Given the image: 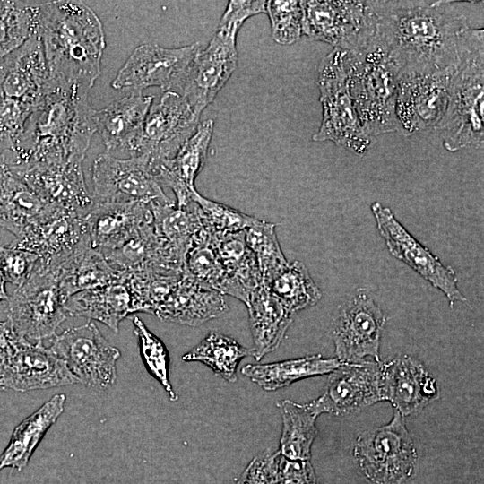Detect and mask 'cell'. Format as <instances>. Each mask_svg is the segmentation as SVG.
I'll list each match as a JSON object with an SVG mask.
<instances>
[{
  "label": "cell",
  "mask_w": 484,
  "mask_h": 484,
  "mask_svg": "<svg viewBox=\"0 0 484 484\" xmlns=\"http://www.w3.org/2000/svg\"><path fill=\"white\" fill-rule=\"evenodd\" d=\"M272 37L280 45H291L302 35L303 7L301 1H266Z\"/></svg>",
  "instance_id": "bcb514c9"
},
{
  "label": "cell",
  "mask_w": 484,
  "mask_h": 484,
  "mask_svg": "<svg viewBox=\"0 0 484 484\" xmlns=\"http://www.w3.org/2000/svg\"><path fill=\"white\" fill-rule=\"evenodd\" d=\"M371 210L379 233L394 257L445 293L451 306L456 301H466L457 286L458 280L451 267L444 265L428 247L414 238L388 207L376 202L371 204Z\"/></svg>",
  "instance_id": "e0dca14e"
},
{
  "label": "cell",
  "mask_w": 484,
  "mask_h": 484,
  "mask_svg": "<svg viewBox=\"0 0 484 484\" xmlns=\"http://www.w3.org/2000/svg\"><path fill=\"white\" fill-rule=\"evenodd\" d=\"M228 309L223 294L201 285L183 272L174 290L153 315L164 321L198 326Z\"/></svg>",
  "instance_id": "4316f807"
},
{
  "label": "cell",
  "mask_w": 484,
  "mask_h": 484,
  "mask_svg": "<svg viewBox=\"0 0 484 484\" xmlns=\"http://www.w3.org/2000/svg\"><path fill=\"white\" fill-rule=\"evenodd\" d=\"M376 37L399 73L456 67L475 35L452 1H369Z\"/></svg>",
  "instance_id": "6da1fadb"
},
{
  "label": "cell",
  "mask_w": 484,
  "mask_h": 484,
  "mask_svg": "<svg viewBox=\"0 0 484 484\" xmlns=\"http://www.w3.org/2000/svg\"><path fill=\"white\" fill-rule=\"evenodd\" d=\"M34 108L13 99H0V157L10 154Z\"/></svg>",
  "instance_id": "7dc6e473"
},
{
  "label": "cell",
  "mask_w": 484,
  "mask_h": 484,
  "mask_svg": "<svg viewBox=\"0 0 484 484\" xmlns=\"http://www.w3.org/2000/svg\"><path fill=\"white\" fill-rule=\"evenodd\" d=\"M277 406L282 417L280 454L290 461H309L311 446L317 435L315 419L320 414L312 402L299 404L283 400Z\"/></svg>",
  "instance_id": "8d00e7d4"
},
{
  "label": "cell",
  "mask_w": 484,
  "mask_h": 484,
  "mask_svg": "<svg viewBox=\"0 0 484 484\" xmlns=\"http://www.w3.org/2000/svg\"><path fill=\"white\" fill-rule=\"evenodd\" d=\"M348 52L333 48L318 67L322 122L313 135L315 142L331 141L359 155H364L372 139L363 131L350 92Z\"/></svg>",
  "instance_id": "52a82bcc"
},
{
  "label": "cell",
  "mask_w": 484,
  "mask_h": 484,
  "mask_svg": "<svg viewBox=\"0 0 484 484\" xmlns=\"http://www.w3.org/2000/svg\"><path fill=\"white\" fill-rule=\"evenodd\" d=\"M101 254L114 269L126 273L147 270L182 273L184 269V264L156 234L152 221L118 246Z\"/></svg>",
  "instance_id": "484cf974"
},
{
  "label": "cell",
  "mask_w": 484,
  "mask_h": 484,
  "mask_svg": "<svg viewBox=\"0 0 484 484\" xmlns=\"http://www.w3.org/2000/svg\"><path fill=\"white\" fill-rule=\"evenodd\" d=\"M90 89L49 77L13 151L4 158L10 171L35 163L83 160L96 133Z\"/></svg>",
  "instance_id": "7a4b0ae2"
},
{
  "label": "cell",
  "mask_w": 484,
  "mask_h": 484,
  "mask_svg": "<svg viewBox=\"0 0 484 484\" xmlns=\"http://www.w3.org/2000/svg\"><path fill=\"white\" fill-rule=\"evenodd\" d=\"M252 354V349L242 346L229 336L212 332L200 344L185 354L182 359L201 362L217 376L233 383L237 381L239 362Z\"/></svg>",
  "instance_id": "74e56055"
},
{
  "label": "cell",
  "mask_w": 484,
  "mask_h": 484,
  "mask_svg": "<svg viewBox=\"0 0 484 484\" xmlns=\"http://www.w3.org/2000/svg\"><path fill=\"white\" fill-rule=\"evenodd\" d=\"M456 67L399 73L395 112L402 135L436 128L447 107Z\"/></svg>",
  "instance_id": "5bb4252c"
},
{
  "label": "cell",
  "mask_w": 484,
  "mask_h": 484,
  "mask_svg": "<svg viewBox=\"0 0 484 484\" xmlns=\"http://www.w3.org/2000/svg\"><path fill=\"white\" fill-rule=\"evenodd\" d=\"M281 454L264 452L255 457L243 471L237 484H276Z\"/></svg>",
  "instance_id": "681fc988"
},
{
  "label": "cell",
  "mask_w": 484,
  "mask_h": 484,
  "mask_svg": "<svg viewBox=\"0 0 484 484\" xmlns=\"http://www.w3.org/2000/svg\"><path fill=\"white\" fill-rule=\"evenodd\" d=\"M65 400L64 393L54 395L15 427L0 456V471L8 467L22 471L28 464L47 431L64 412Z\"/></svg>",
  "instance_id": "1f68e13d"
},
{
  "label": "cell",
  "mask_w": 484,
  "mask_h": 484,
  "mask_svg": "<svg viewBox=\"0 0 484 484\" xmlns=\"http://www.w3.org/2000/svg\"><path fill=\"white\" fill-rule=\"evenodd\" d=\"M26 340L20 338L7 319L0 321V365L7 361Z\"/></svg>",
  "instance_id": "816d5d0a"
},
{
  "label": "cell",
  "mask_w": 484,
  "mask_h": 484,
  "mask_svg": "<svg viewBox=\"0 0 484 484\" xmlns=\"http://www.w3.org/2000/svg\"><path fill=\"white\" fill-rule=\"evenodd\" d=\"M133 324L134 333L139 342L140 353L148 372L160 383L169 400L176 402L178 396L174 392L169 377V358L167 348L138 316L133 317Z\"/></svg>",
  "instance_id": "f6af8a7d"
},
{
  "label": "cell",
  "mask_w": 484,
  "mask_h": 484,
  "mask_svg": "<svg viewBox=\"0 0 484 484\" xmlns=\"http://www.w3.org/2000/svg\"><path fill=\"white\" fill-rule=\"evenodd\" d=\"M192 199L199 207L203 227L216 238L246 230L259 220L226 204L210 200L199 194L196 189L192 193Z\"/></svg>",
  "instance_id": "ee69618b"
},
{
  "label": "cell",
  "mask_w": 484,
  "mask_h": 484,
  "mask_svg": "<svg viewBox=\"0 0 484 484\" xmlns=\"http://www.w3.org/2000/svg\"><path fill=\"white\" fill-rule=\"evenodd\" d=\"M35 254L11 246H0V270L6 281L20 287L30 277L39 264Z\"/></svg>",
  "instance_id": "c3c4849f"
},
{
  "label": "cell",
  "mask_w": 484,
  "mask_h": 484,
  "mask_svg": "<svg viewBox=\"0 0 484 484\" xmlns=\"http://www.w3.org/2000/svg\"><path fill=\"white\" fill-rule=\"evenodd\" d=\"M262 13H266V1H229L209 44L191 62L176 92L198 116L214 100L237 68L238 30L248 18Z\"/></svg>",
  "instance_id": "277c9868"
},
{
  "label": "cell",
  "mask_w": 484,
  "mask_h": 484,
  "mask_svg": "<svg viewBox=\"0 0 484 484\" xmlns=\"http://www.w3.org/2000/svg\"><path fill=\"white\" fill-rule=\"evenodd\" d=\"M246 306L254 343L252 356L259 361L279 347L293 313L262 284L252 291Z\"/></svg>",
  "instance_id": "f1b7e54d"
},
{
  "label": "cell",
  "mask_w": 484,
  "mask_h": 484,
  "mask_svg": "<svg viewBox=\"0 0 484 484\" xmlns=\"http://www.w3.org/2000/svg\"><path fill=\"white\" fill-rule=\"evenodd\" d=\"M40 3L0 1V58L38 33Z\"/></svg>",
  "instance_id": "f35d334b"
},
{
  "label": "cell",
  "mask_w": 484,
  "mask_h": 484,
  "mask_svg": "<svg viewBox=\"0 0 484 484\" xmlns=\"http://www.w3.org/2000/svg\"><path fill=\"white\" fill-rule=\"evenodd\" d=\"M340 364L337 358L325 359L318 354L268 364H249L242 368V374L263 389L274 391L302 378L331 373Z\"/></svg>",
  "instance_id": "d590c367"
},
{
  "label": "cell",
  "mask_w": 484,
  "mask_h": 484,
  "mask_svg": "<svg viewBox=\"0 0 484 484\" xmlns=\"http://www.w3.org/2000/svg\"><path fill=\"white\" fill-rule=\"evenodd\" d=\"M350 92L359 124L372 140L401 134L395 106L399 72L376 37L364 49L348 52Z\"/></svg>",
  "instance_id": "5b68a950"
},
{
  "label": "cell",
  "mask_w": 484,
  "mask_h": 484,
  "mask_svg": "<svg viewBox=\"0 0 484 484\" xmlns=\"http://www.w3.org/2000/svg\"><path fill=\"white\" fill-rule=\"evenodd\" d=\"M87 244L91 243L85 216L56 207L27 227L9 246L35 254L43 267L56 268Z\"/></svg>",
  "instance_id": "2e32d148"
},
{
  "label": "cell",
  "mask_w": 484,
  "mask_h": 484,
  "mask_svg": "<svg viewBox=\"0 0 484 484\" xmlns=\"http://www.w3.org/2000/svg\"><path fill=\"white\" fill-rule=\"evenodd\" d=\"M302 34L333 48L358 52L376 37L369 1H301Z\"/></svg>",
  "instance_id": "8fae6325"
},
{
  "label": "cell",
  "mask_w": 484,
  "mask_h": 484,
  "mask_svg": "<svg viewBox=\"0 0 484 484\" xmlns=\"http://www.w3.org/2000/svg\"><path fill=\"white\" fill-rule=\"evenodd\" d=\"M90 243L100 252L113 249L152 221L148 203H92L85 216Z\"/></svg>",
  "instance_id": "cb8c5ba5"
},
{
  "label": "cell",
  "mask_w": 484,
  "mask_h": 484,
  "mask_svg": "<svg viewBox=\"0 0 484 484\" xmlns=\"http://www.w3.org/2000/svg\"><path fill=\"white\" fill-rule=\"evenodd\" d=\"M125 275L120 281L70 296L65 303L67 315L96 320L118 333L120 322L134 314Z\"/></svg>",
  "instance_id": "4dcf8cb0"
},
{
  "label": "cell",
  "mask_w": 484,
  "mask_h": 484,
  "mask_svg": "<svg viewBox=\"0 0 484 484\" xmlns=\"http://www.w3.org/2000/svg\"><path fill=\"white\" fill-rule=\"evenodd\" d=\"M49 347L83 385L104 391L114 385L121 353L94 323L65 329L51 339Z\"/></svg>",
  "instance_id": "7c38bea8"
},
{
  "label": "cell",
  "mask_w": 484,
  "mask_h": 484,
  "mask_svg": "<svg viewBox=\"0 0 484 484\" xmlns=\"http://www.w3.org/2000/svg\"><path fill=\"white\" fill-rule=\"evenodd\" d=\"M153 97L130 92L101 109H94L93 120L107 152L124 151L143 124Z\"/></svg>",
  "instance_id": "83f0119b"
},
{
  "label": "cell",
  "mask_w": 484,
  "mask_h": 484,
  "mask_svg": "<svg viewBox=\"0 0 484 484\" xmlns=\"http://www.w3.org/2000/svg\"><path fill=\"white\" fill-rule=\"evenodd\" d=\"M92 201L95 203H143L171 201L163 192L149 160L119 159L105 152L91 167Z\"/></svg>",
  "instance_id": "4fadbf2b"
},
{
  "label": "cell",
  "mask_w": 484,
  "mask_h": 484,
  "mask_svg": "<svg viewBox=\"0 0 484 484\" xmlns=\"http://www.w3.org/2000/svg\"><path fill=\"white\" fill-rule=\"evenodd\" d=\"M48 81V67L38 33L0 58V99L17 100L35 108Z\"/></svg>",
  "instance_id": "7402d4cb"
},
{
  "label": "cell",
  "mask_w": 484,
  "mask_h": 484,
  "mask_svg": "<svg viewBox=\"0 0 484 484\" xmlns=\"http://www.w3.org/2000/svg\"><path fill=\"white\" fill-rule=\"evenodd\" d=\"M55 206L47 203L5 166L0 172V227L15 238Z\"/></svg>",
  "instance_id": "e575fe53"
},
{
  "label": "cell",
  "mask_w": 484,
  "mask_h": 484,
  "mask_svg": "<svg viewBox=\"0 0 484 484\" xmlns=\"http://www.w3.org/2000/svg\"><path fill=\"white\" fill-rule=\"evenodd\" d=\"M381 361L341 363L330 373L324 393L312 402L321 413L352 414L384 401Z\"/></svg>",
  "instance_id": "ac0fdd59"
},
{
  "label": "cell",
  "mask_w": 484,
  "mask_h": 484,
  "mask_svg": "<svg viewBox=\"0 0 484 484\" xmlns=\"http://www.w3.org/2000/svg\"><path fill=\"white\" fill-rule=\"evenodd\" d=\"M182 273L154 270L126 273L125 282L132 298L133 313L153 315L174 290Z\"/></svg>",
  "instance_id": "60d3db41"
},
{
  "label": "cell",
  "mask_w": 484,
  "mask_h": 484,
  "mask_svg": "<svg viewBox=\"0 0 484 484\" xmlns=\"http://www.w3.org/2000/svg\"><path fill=\"white\" fill-rule=\"evenodd\" d=\"M40 37L49 77L91 89L100 74L105 49L102 23L80 1H47L39 4Z\"/></svg>",
  "instance_id": "3957f363"
},
{
  "label": "cell",
  "mask_w": 484,
  "mask_h": 484,
  "mask_svg": "<svg viewBox=\"0 0 484 484\" xmlns=\"http://www.w3.org/2000/svg\"><path fill=\"white\" fill-rule=\"evenodd\" d=\"M56 269L60 290L66 299L77 292L120 281L125 275L114 269L91 244L80 247Z\"/></svg>",
  "instance_id": "d6a6232c"
},
{
  "label": "cell",
  "mask_w": 484,
  "mask_h": 484,
  "mask_svg": "<svg viewBox=\"0 0 484 484\" xmlns=\"http://www.w3.org/2000/svg\"><path fill=\"white\" fill-rule=\"evenodd\" d=\"M213 127L212 119L202 122L172 159L153 167L160 184L169 186L175 194L177 206H186L193 201L194 181L204 166Z\"/></svg>",
  "instance_id": "d4e9b609"
},
{
  "label": "cell",
  "mask_w": 484,
  "mask_h": 484,
  "mask_svg": "<svg viewBox=\"0 0 484 484\" xmlns=\"http://www.w3.org/2000/svg\"><path fill=\"white\" fill-rule=\"evenodd\" d=\"M82 160L35 163L10 171L47 203L86 216L92 205Z\"/></svg>",
  "instance_id": "ffe728a7"
},
{
  "label": "cell",
  "mask_w": 484,
  "mask_h": 484,
  "mask_svg": "<svg viewBox=\"0 0 484 484\" xmlns=\"http://www.w3.org/2000/svg\"><path fill=\"white\" fill-rule=\"evenodd\" d=\"M276 484H318L309 461H290L281 456Z\"/></svg>",
  "instance_id": "f907efd6"
},
{
  "label": "cell",
  "mask_w": 484,
  "mask_h": 484,
  "mask_svg": "<svg viewBox=\"0 0 484 484\" xmlns=\"http://www.w3.org/2000/svg\"><path fill=\"white\" fill-rule=\"evenodd\" d=\"M382 386L384 401L403 417L420 411L438 397L436 380L411 356L384 363Z\"/></svg>",
  "instance_id": "603a6c76"
},
{
  "label": "cell",
  "mask_w": 484,
  "mask_h": 484,
  "mask_svg": "<svg viewBox=\"0 0 484 484\" xmlns=\"http://www.w3.org/2000/svg\"><path fill=\"white\" fill-rule=\"evenodd\" d=\"M385 317L366 292L359 290L338 316L333 339L341 363H358L369 356L379 359Z\"/></svg>",
  "instance_id": "d6986e66"
},
{
  "label": "cell",
  "mask_w": 484,
  "mask_h": 484,
  "mask_svg": "<svg viewBox=\"0 0 484 484\" xmlns=\"http://www.w3.org/2000/svg\"><path fill=\"white\" fill-rule=\"evenodd\" d=\"M484 33L478 29L454 73L445 115L436 129L456 151L484 140Z\"/></svg>",
  "instance_id": "8992f818"
},
{
  "label": "cell",
  "mask_w": 484,
  "mask_h": 484,
  "mask_svg": "<svg viewBox=\"0 0 484 484\" xmlns=\"http://www.w3.org/2000/svg\"><path fill=\"white\" fill-rule=\"evenodd\" d=\"M274 223L258 220L245 230L246 245L257 262L262 285L266 288L289 264L281 251Z\"/></svg>",
  "instance_id": "b9f144b4"
},
{
  "label": "cell",
  "mask_w": 484,
  "mask_h": 484,
  "mask_svg": "<svg viewBox=\"0 0 484 484\" xmlns=\"http://www.w3.org/2000/svg\"><path fill=\"white\" fill-rule=\"evenodd\" d=\"M353 455L375 484H402L413 473L418 459L403 416L396 411L387 425L365 430L358 437Z\"/></svg>",
  "instance_id": "30bf717a"
},
{
  "label": "cell",
  "mask_w": 484,
  "mask_h": 484,
  "mask_svg": "<svg viewBox=\"0 0 484 484\" xmlns=\"http://www.w3.org/2000/svg\"><path fill=\"white\" fill-rule=\"evenodd\" d=\"M198 116L179 93L168 91L151 104L138 133L125 148L130 157H145L152 169L172 159L194 134Z\"/></svg>",
  "instance_id": "9c48e42d"
},
{
  "label": "cell",
  "mask_w": 484,
  "mask_h": 484,
  "mask_svg": "<svg viewBox=\"0 0 484 484\" xmlns=\"http://www.w3.org/2000/svg\"><path fill=\"white\" fill-rule=\"evenodd\" d=\"M65 301L56 269L38 264L27 281L8 297L7 319L22 339L30 342L52 339L68 315Z\"/></svg>",
  "instance_id": "ba28073f"
},
{
  "label": "cell",
  "mask_w": 484,
  "mask_h": 484,
  "mask_svg": "<svg viewBox=\"0 0 484 484\" xmlns=\"http://www.w3.org/2000/svg\"><path fill=\"white\" fill-rule=\"evenodd\" d=\"M215 246L224 269L219 291L246 305L252 291L262 284V278L255 257L246 245L245 230L218 238Z\"/></svg>",
  "instance_id": "f546056e"
},
{
  "label": "cell",
  "mask_w": 484,
  "mask_h": 484,
  "mask_svg": "<svg viewBox=\"0 0 484 484\" xmlns=\"http://www.w3.org/2000/svg\"><path fill=\"white\" fill-rule=\"evenodd\" d=\"M149 205L156 234L184 264L186 253L203 229L198 205L194 200L186 206H177L172 201H154Z\"/></svg>",
  "instance_id": "836d02e7"
},
{
  "label": "cell",
  "mask_w": 484,
  "mask_h": 484,
  "mask_svg": "<svg viewBox=\"0 0 484 484\" xmlns=\"http://www.w3.org/2000/svg\"><path fill=\"white\" fill-rule=\"evenodd\" d=\"M217 239L203 227L186 255L183 272L201 285L219 291L224 269L215 246Z\"/></svg>",
  "instance_id": "7bdbcfd3"
},
{
  "label": "cell",
  "mask_w": 484,
  "mask_h": 484,
  "mask_svg": "<svg viewBox=\"0 0 484 484\" xmlns=\"http://www.w3.org/2000/svg\"><path fill=\"white\" fill-rule=\"evenodd\" d=\"M268 289L291 313L314 306L322 298L308 270L299 261L289 263Z\"/></svg>",
  "instance_id": "ab89813d"
},
{
  "label": "cell",
  "mask_w": 484,
  "mask_h": 484,
  "mask_svg": "<svg viewBox=\"0 0 484 484\" xmlns=\"http://www.w3.org/2000/svg\"><path fill=\"white\" fill-rule=\"evenodd\" d=\"M79 384L65 361L42 341H24L0 365V385L17 392L48 389Z\"/></svg>",
  "instance_id": "44dd1931"
},
{
  "label": "cell",
  "mask_w": 484,
  "mask_h": 484,
  "mask_svg": "<svg viewBox=\"0 0 484 484\" xmlns=\"http://www.w3.org/2000/svg\"><path fill=\"white\" fill-rule=\"evenodd\" d=\"M200 49L198 43L173 48L142 44L126 59L111 86L131 92H141L150 87L175 91Z\"/></svg>",
  "instance_id": "9a60e30c"
},
{
  "label": "cell",
  "mask_w": 484,
  "mask_h": 484,
  "mask_svg": "<svg viewBox=\"0 0 484 484\" xmlns=\"http://www.w3.org/2000/svg\"><path fill=\"white\" fill-rule=\"evenodd\" d=\"M4 388L1 386V385H0V392H1V391H4Z\"/></svg>",
  "instance_id": "db71d44e"
},
{
  "label": "cell",
  "mask_w": 484,
  "mask_h": 484,
  "mask_svg": "<svg viewBox=\"0 0 484 484\" xmlns=\"http://www.w3.org/2000/svg\"><path fill=\"white\" fill-rule=\"evenodd\" d=\"M5 283H6V281L0 270V301L7 300L9 297L5 290Z\"/></svg>",
  "instance_id": "f5cc1de1"
}]
</instances>
